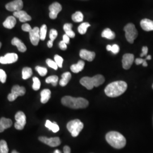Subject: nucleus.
<instances>
[{
  "instance_id": "20",
  "label": "nucleus",
  "mask_w": 153,
  "mask_h": 153,
  "mask_svg": "<svg viewBox=\"0 0 153 153\" xmlns=\"http://www.w3.org/2000/svg\"><path fill=\"white\" fill-rule=\"evenodd\" d=\"M16 19L15 16H8L3 23V26L6 28L11 29L14 27L15 25H16Z\"/></svg>"
},
{
  "instance_id": "37",
  "label": "nucleus",
  "mask_w": 153,
  "mask_h": 153,
  "mask_svg": "<svg viewBox=\"0 0 153 153\" xmlns=\"http://www.w3.org/2000/svg\"><path fill=\"white\" fill-rule=\"evenodd\" d=\"M146 59H140V58H138L135 60V63L136 65H140L142 64L143 66L144 67H146L148 66V63L146 62Z\"/></svg>"
},
{
  "instance_id": "36",
  "label": "nucleus",
  "mask_w": 153,
  "mask_h": 153,
  "mask_svg": "<svg viewBox=\"0 0 153 153\" xmlns=\"http://www.w3.org/2000/svg\"><path fill=\"white\" fill-rule=\"evenodd\" d=\"M46 63L49 67L55 69V70H57L58 69V66L57 65V64L56 63V62L52 60H51V59H47L46 60Z\"/></svg>"
},
{
  "instance_id": "45",
  "label": "nucleus",
  "mask_w": 153,
  "mask_h": 153,
  "mask_svg": "<svg viewBox=\"0 0 153 153\" xmlns=\"http://www.w3.org/2000/svg\"><path fill=\"white\" fill-rule=\"evenodd\" d=\"M64 153H71V149L68 146H65L64 147Z\"/></svg>"
},
{
  "instance_id": "4",
  "label": "nucleus",
  "mask_w": 153,
  "mask_h": 153,
  "mask_svg": "<svg viewBox=\"0 0 153 153\" xmlns=\"http://www.w3.org/2000/svg\"><path fill=\"white\" fill-rule=\"evenodd\" d=\"M105 81L104 76L98 74L93 77L84 76L80 80V83L88 90H91L94 87H98Z\"/></svg>"
},
{
  "instance_id": "25",
  "label": "nucleus",
  "mask_w": 153,
  "mask_h": 153,
  "mask_svg": "<svg viewBox=\"0 0 153 153\" xmlns=\"http://www.w3.org/2000/svg\"><path fill=\"white\" fill-rule=\"evenodd\" d=\"M73 25L71 23H66L64 26V30L66 34L69 38H73L75 37V33L72 30Z\"/></svg>"
},
{
  "instance_id": "15",
  "label": "nucleus",
  "mask_w": 153,
  "mask_h": 153,
  "mask_svg": "<svg viewBox=\"0 0 153 153\" xmlns=\"http://www.w3.org/2000/svg\"><path fill=\"white\" fill-rule=\"evenodd\" d=\"M79 56L83 60L88 61H92L94 60L95 57V53L94 52L88 51L86 49H81L79 52Z\"/></svg>"
},
{
  "instance_id": "19",
  "label": "nucleus",
  "mask_w": 153,
  "mask_h": 153,
  "mask_svg": "<svg viewBox=\"0 0 153 153\" xmlns=\"http://www.w3.org/2000/svg\"><path fill=\"white\" fill-rule=\"evenodd\" d=\"M11 44L13 45H15L17 47L19 51L21 52H25L27 50V48L25 44L22 41L17 38H14L11 40Z\"/></svg>"
},
{
  "instance_id": "12",
  "label": "nucleus",
  "mask_w": 153,
  "mask_h": 153,
  "mask_svg": "<svg viewBox=\"0 0 153 153\" xmlns=\"http://www.w3.org/2000/svg\"><path fill=\"white\" fill-rule=\"evenodd\" d=\"M49 17L52 19H55L58 14L61 11L62 6L59 2H54L49 6Z\"/></svg>"
},
{
  "instance_id": "7",
  "label": "nucleus",
  "mask_w": 153,
  "mask_h": 153,
  "mask_svg": "<svg viewBox=\"0 0 153 153\" xmlns=\"http://www.w3.org/2000/svg\"><path fill=\"white\" fill-rule=\"evenodd\" d=\"M26 93V88L23 86H20L19 85H15L11 88V93H10L7 99L9 101H14L19 96H23Z\"/></svg>"
},
{
  "instance_id": "42",
  "label": "nucleus",
  "mask_w": 153,
  "mask_h": 153,
  "mask_svg": "<svg viewBox=\"0 0 153 153\" xmlns=\"http://www.w3.org/2000/svg\"><path fill=\"white\" fill-rule=\"evenodd\" d=\"M59 47H60V49L61 50H63V51H65V50L67 49V45H66V44L63 40L61 41L60 42Z\"/></svg>"
},
{
  "instance_id": "14",
  "label": "nucleus",
  "mask_w": 153,
  "mask_h": 153,
  "mask_svg": "<svg viewBox=\"0 0 153 153\" xmlns=\"http://www.w3.org/2000/svg\"><path fill=\"white\" fill-rule=\"evenodd\" d=\"M134 60V56L131 53H126L123 56V60H122V64L123 67L124 69L128 70L130 69L133 62Z\"/></svg>"
},
{
  "instance_id": "2",
  "label": "nucleus",
  "mask_w": 153,
  "mask_h": 153,
  "mask_svg": "<svg viewBox=\"0 0 153 153\" xmlns=\"http://www.w3.org/2000/svg\"><path fill=\"white\" fill-rule=\"evenodd\" d=\"M61 103L64 106L73 109L85 108L88 105V100L83 98H74L65 96L61 99Z\"/></svg>"
},
{
  "instance_id": "28",
  "label": "nucleus",
  "mask_w": 153,
  "mask_h": 153,
  "mask_svg": "<svg viewBox=\"0 0 153 153\" xmlns=\"http://www.w3.org/2000/svg\"><path fill=\"white\" fill-rule=\"evenodd\" d=\"M71 19L74 22H82L83 20V15L81 11H76L72 15Z\"/></svg>"
},
{
  "instance_id": "3",
  "label": "nucleus",
  "mask_w": 153,
  "mask_h": 153,
  "mask_svg": "<svg viewBox=\"0 0 153 153\" xmlns=\"http://www.w3.org/2000/svg\"><path fill=\"white\" fill-rule=\"evenodd\" d=\"M105 139L111 146L119 149L124 148L126 142L124 136L117 131H109L106 134Z\"/></svg>"
},
{
  "instance_id": "35",
  "label": "nucleus",
  "mask_w": 153,
  "mask_h": 153,
  "mask_svg": "<svg viewBox=\"0 0 153 153\" xmlns=\"http://www.w3.org/2000/svg\"><path fill=\"white\" fill-rule=\"evenodd\" d=\"M54 59L56 63L59 68H62V63H63V59L60 56L58 55H56L54 57Z\"/></svg>"
},
{
  "instance_id": "26",
  "label": "nucleus",
  "mask_w": 153,
  "mask_h": 153,
  "mask_svg": "<svg viewBox=\"0 0 153 153\" xmlns=\"http://www.w3.org/2000/svg\"><path fill=\"white\" fill-rule=\"evenodd\" d=\"M102 36L103 38L108 39H114L115 38V33L109 28H106L103 30L102 33Z\"/></svg>"
},
{
  "instance_id": "38",
  "label": "nucleus",
  "mask_w": 153,
  "mask_h": 153,
  "mask_svg": "<svg viewBox=\"0 0 153 153\" xmlns=\"http://www.w3.org/2000/svg\"><path fill=\"white\" fill-rule=\"evenodd\" d=\"M57 35H58V33H57V31L56 30H55V29L51 30L50 33H49V38H50V40H52V42H53L55 39H56V38H57Z\"/></svg>"
},
{
  "instance_id": "24",
  "label": "nucleus",
  "mask_w": 153,
  "mask_h": 153,
  "mask_svg": "<svg viewBox=\"0 0 153 153\" xmlns=\"http://www.w3.org/2000/svg\"><path fill=\"white\" fill-rule=\"evenodd\" d=\"M45 126L49 129L50 131H52L53 133H57V131H59L60 130V128L59 126L57 125V124L56 123H52L51 121H46Z\"/></svg>"
},
{
  "instance_id": "22",
  "label": "nucleus",
  "mask_w": 153,
  "mask_h": 153,
  "mask_svg": "<svg viewBox=\"0 0 153 153\" xmlns=\"http://www.w3.org/2000/svg\"><path fill=\"white\" fill-rule=\"evenodd\" d=\"M85 62L83 61L80 60L76 63V64H73L71 66V70L72 72L74 73H78L82 70L84 68L85 66Z\"/></svg>"
},
{
  "instance_id": "13",
  "label": "nucleus",
  "mask_w": 153,
  "mask_h": 153,
  "mask_svg": "<svg viewBox=\"0 0 153 153\" xmlns=\"http://www.w3.org/2000/svg\"><path fill=\"white\" fill-rule=\"evenodd\" d=\"M40 29L38 27H35L31 30L29 32L30 34V39L31 42V43L33 45H38L39 40H40Z\"/></svg>"
},
{
  "instance_id": "49",
  "label": "nucleus",
  "mask_w": 153,
  "mask_h": 153,
  "mask_svg": "<svg viewBox=\"0 0 153 153\" xmlns=\"http://www.w3.org/2000/svg\"><path fill=\"white\" fill-rule=\"evenodd\" d=\"M53 153H61V152L59 150H57H57H55V152H53Z\"/></svg>"
},
{
  "instance_id": "40",
  "label": "nucleus",
  "mask_w": 153,
  "mask_h": 153,
  "mask_svg": "<svg viewBox=\"0 0 153 153\" xmlns=\"http://www.w3.org/2000/svg\"><path fill=\"white\" fill-rule=\"evenodd\" d=\"M120 51V48L119 47L118 45L117 44H114L113 45H112L111 47V51L114 53V54H117L119 53Z\"/></svg>"
},
{
  "instance_id": "18",
  "label": "nucleus",
  "mask_w": 153,
  "mask_h": 153,
  "mask_svg": "<svg viewBox=\"0 0 153 153\" xmlns=\"http://www.w3.org/2000/svg\"><path fill=\"white\" fill-rule=\"evenodd\" d=\"M142 29L146 31H153V21L149 19H143L140 22Z\"/></svg>"
},
{
  "instance_id": "10",
  "label": "nucleus",
  "mask_w": 153,
  "mask_h": 153,
  "mask_svg": "<svg viewBox=\"0 0 153 153\" xmlns=\"http://www.w3.org/2000/svg\"><path fill=\"white\" fill-rule=\"evenodd\" d=\"M23 7V3L22 0H14L7 4L5 6L6 9L9 11H20Z\"/></svg>"
},
{
  "instance_id": "43",
  "label": "nucleus",
  "mask_w": 153,
  "mask_h": 153,
  "mask_svg": "<svg viewBox=\"0 0 153 153\" xmlns=\"http://www.w3.org/2000/svg\"><path fill=\"white\" fill-rule=\"evenodd\" d=\"M142 53L140 55L141 57H143L148 54V48L147 47H143L142 48Z\"/></svg>"
},
{
  "instance_id": "52",
  "label": "nucleus",
  "mask_w": 153,
  "mask_h": 153,
  "mask_svg": "<svg viewBox=\"0 0 153 153\" xmlns=\"http://www.w3.org/2000/svg\"><path fill=\"white\" fill-rule=\"evenodd\" d=\"M152 88H153V85H152Z\"/></svg>"
},
{
  "instance_id": "44",
  "label": "nucleus",
  "mask_w": 153,
  "mask_h": 153,
  "mask_svg": "<svg viewBox=\"0 0 153 153\" xmlns=\"http://www.w3.org/2000/svg\"><path fill=\"white\" fill-rule=\"evenodd\" d=\"M63 41L66 44H69L70 42V38L66 34H65L63 35Z\"/></svg>"
},
{
  "instance_id": "1",
  "label": "nucleus",
  "mask_w": 153,
  "mask_h": 153,
  "mask_svg": "<svg viewBox=\"0 0 153 153\" xmlns=\"http://www.w3.org/2000/svg\"><path fill=\"white\" fill-rule=\"evenodd\" d=\"M128 88L126 83L122 81L112 82L105 88L104 92L107 96L111 98H116L125 93Z\"/></svg>"
},
{
  "instance_id": "27",
  "label": "nucleus",
  "mask_w": 153,
  "mask_h": 153,
  "mask_svg": "<svg viewBox=\"0 0 153 153\" xmlns=\"http://www.w3.org/2000/svg\"><path fill=\"white\" fill-rule=\"evenodd\" d=\"M22 78L23 79H27L33 75V71L31 68L25 67L22 69Z\"/></svg>"
},
{
  "instance_id": "21",
  "label": "nucleus",
  "mask_w": 153,
  "mask_h": 153,
  "mask_svg": "<svg viewBox=\"0 0 153 153\" xmlns=\"http://www.w3.org/2000/svg\"><path fill=\"white\" fill-rule=\"evenodd\" d=\"M51 92L49 89H44L43 90H42L40 93V96H41L40 102L43 104L47 103L49 99L51 98Z\"/></svg>"
},
{
  "instance_id": "51",
  "label": "nucleus",
  "mask_w": 153,
  "mask_h": 153,
  "mask_svg": "<svg viewBox=\"0 0 153 153\" xmlns=\"http://www.w3.org/2000/svg\"><path fill=\"white\" fill-rule=\"evenodd\" d=\"M1 45H2V44H1V43L0 42V48H1Z\"/></svg>"
},
{
  "instance_id": "29",
  "label": "nucleus",
  "mask_w": 153,
  "mask_h": 153,
  "mask_svg": "<svg viewBox=\"0 0 153 153\" xmlns=\"http://www.w3.org/2000/svg\"><path fill=\"white\" fill-rule=\"evenodd\" d=\"M90 27V25L88 22H84L81 24L78 28V33L80 34H85L86 33L88 28Z\"/></svg>"
},
{
  "instance_id": "9",
  "label": "nucleus",
  "mask_w": 153,
  "mask_h": 153,
  "mask_svg": "<svg viewBox=\"0 0 153 153\" xmlns=\"http://www.w3.org/2000/svg\"><path fill=\"white\" fill-rule=\"evenodd\" d=\"M39 140L40 141L44 143L51 147H56L61 144L60 139L59 137L47 138L44 136H41L39 137Z\"/></svg>"
},
{
  "instance_id": "11",
  "label": "nucleus",
  "mask_w": 153,
  "mask_h": 153,
  "mask_svg": "<svg viewBox=\"0 0 153 153\" xmlns=\"http://www.w3.org/2000/svg\"><path fill=\"white\" fill-rule=\"evenodd\" d=\"M18 59V56L15 53H9L6 54L4 56L0 57V63L2 64H12Z\"/></svg>"
},
{
  "instance_id": "5",
  "label": "nucleus",
  "mask_w": 153,
  "mask_h": 153,
  "mask_svg": "<svg viewBox=\"0 0 153 153\" xmlns=\"http://www.w3.org/2000/svg\"><path fill=\"white\" fill-rule=\"evenodd\" d=\"M67 129L73 137H76L83 128V124L78 119L70 121L67 124Z\"/></svg>"
},
{
  "instance_id": "34",
  "label": "nucleus",
  "mask_w": 153,
  "mask_h": 153,
  "mask_svg": "<svg viewBox=\"0 0 153 153\" xmlns=\"http://www.w3.org/2000/svg\"><path fill=\"white\" fill-rule=\"evenodd\" d=\"M35 69L36 71L38 72L39 75L41 76H45L47 74V68H44V67L37 66H36Z\"/></svg>"
},
{
  "instance_id": "32",
  "label": "nucleus",
  "mask_w": 153,
  "mask_h": 153,
  "mask_svg": "<svg viewBox=\"0 0 153 153\" xmlns=\"http://www.w3.org/2000/svg\"><path fill=\"white\" fill-rule=\"evenodd\" d=\"M47 27L45 25H42V26L40 29V40H44L45 37H46V35H47Z\"/></svg>"
},
{
  "instance_id": "31",
  "label": "nucleus",
  "mask_w": 153,
  "mask_h": 153,
  "mask_svg": "<svg viewBox=\"0 0 153 153\" xmlns=\"http://www.w3.org/2000/svg\"><path fill=\"white\" fill-rule=\"evenodd\" d=\"M9 153V148L5 140L0 141V153Z\"/></svg>"
},
{
  "instance_id": "6",
  "label": "nucleus",
  "mask_w": 153,
  "mask_h": 153,
  "mask_svg": "<svg viewBox=\"0 0 153 153\" xmlns=\"http://www.w3.org/2000/svg\"><path fill=\"white\" fill-rule=\"evenodd\" d=\"M126 32V38L127 41L130 43H133L134 40L137 38L138 32L134 25L128 23L124 28Z\"/></svg>"
},
{
  "instance_id": "33",
  "label": "nucleus",
  "mask_w": 153,
  "mask_h": 153,
  "mask_svg": "<svg viewBox=\"0 0 153 153\" xmlns=\"http://www.w3.org/2000/svg\"><path fill=\"white\" fill-rule=\"evenodd\" d=\"M33 88L35 90L37 91L40 89V86H41V83L39 80L38 77L34 76L33 77Z\"/></svg>"
},
{
  "instance_id": "8",
  "label": "nucleus",
  "mask_w": 153,
  "mask_h": 153,
  "mask_svg": "<svg viewBox=\"0 0 153 153\" xmlns=\"http://www.w3.org/2000/svg\"><path fill=\"white\" fill-rule=\"evenodd\" d=\"M15 119L16 121L14 124L15 128L17 130L23 129L26 124V116L25 113L22 111H19L16 112L15 115Z\"/></svg>"
},
{
  "instance_id": "30",
  "label": "nucleus",
  "mask_w": 153,
  "mask_h": 153,
  "mask_svg": "<svg viewBox=\"0 0 153 153\" xmlns=\"http://www.w3.org/2000/svg\"><path fill=\"white\" fill-rule=\"evenodd\" d=\"M59 81V78L57 76H51L46 78L45 82L47 83H51L53 86H56Z\"/></svg>"
},
{
  "instance_id": "16",
  "label": "nucleus",
  "mask_w": 153,
  "mask_h": 153,
  "mask_svg": "<svg viewBox=\"0 0 153 153\" xmlns=\"http://www.w3.org/2000/svg\"><path fill=\"white\" fill-rule=\"evenodd\" d=\"M13 16L16 18H18L21 22H27L31 20V17L27 14L26 11L22 10L20 11L14 12Z\"/></svg>"
},
{
  "instance_id": "47",
  "label": "nucleus",
  "mask_w": 153,
  "mask_h": 153,
  "mask_svg": "<svg viewBox=\"0 0 153 153\" xmlns=\"http://www.w3.org/2000/svg\"><path fill=\"white\" fill-rule=\"evenodd\" d=\"M111 47H112V45H108L107 46V51H111Z\"/></svg>"
},
{
  "instance_id": "48",
  "label": "nucleus",
  "mask_w": 153,
  "mask_h": 153,
  "mask_svg": "<svg viewBox=\"0 0 153 153\" xmlns=\"http://www.w3.org/2000/svg\"><path fill=\"white\" fill-rule=\"evenodd\" d=\"M146 60H151L152 59V56H150V55H148V56L146 57Z\"/></svg>"
},
{
  "instance_id": "41",
  "label": "nucleus",
  "mask_w": 153,
  "mask_h": 153,
  "mask_svg": "<svg viewBox=\"0 0 153 153\" xmlns=\"http://www.w3.org/2000/svg\"><path fill=\"white\" fill-rule=\"evenodd\" d=\"M22 29L25 32H30V31H31L32 28L30 26V25L28 23H25L22 26Z\"/></svg>"
},
{
  "instance_id": "50",
  "label": "nucleus",
  "mask_w": 153,
  "mask_h": 153,
  "mask_svg": "<svg viewBox=\"0 0 153 153\" xmlns=\"http://www.w3.org/2000/svg\"><path fill=\"white\" fill-rule=\"evenodd\" d=\"M11 153H18V152H16V150H13L12 152H11Z\"/></svg>"
},
{
  "instance_id": "46",
  "label": "nucleus",
  "mask_w": 153,
  "mask_h": 153,
  "mask_svg": "<svg viewBox=\"0 0 153 153\" xmlns=\"http://www.w3.org/2000/svg\"><path fill=\"white\" fill-rule=\"evenodd\" d=\"M53 42H52V41L51 40L48 42L47 45H48V47L49 48H52V46H53Z\"/></svg>"
},
{
  "instance_id": "17",
  "label": "nucleus",
  "mask_w": 153,
  "mask_h": 153,
  "mask_svg": "<svg viewBox=\"0 0 153 153\" xmlns=\"http://www.w3.org/2000/svg\"><path fill=\"white\" fill-rule=\"evenodd\" d=\"M13 122L11 119L5 117H2L0 119V133L4 131L6 129L11 127Z\"/></svg>"
},
{
  "instance_id": "39",
  "label": "nucleus",
  "mask_w": 153,
  "mask_h": 153,
  "mask_svg": "<svg viewBox=\"0 0 153 153\" xmlns=\"http://www.w3.org/2000/svg\"><path fill=\"white\" fill-rule=\"evenodd\" d=\"M6 78H7V75L6 74L5 71L0 69V81L2 83H4L6 82Z\"/></svg>"
},
{
  "instance_id": "23",
  "label": "nucleus",
  "mask_w": 153,
  "mask_h": 153,
  "mask_svg": "<svg viewBox=\"0 0 153 153\" xmlns=\"http://www.w3.org/2000/svg\"><path fill=\"white\" fill-rule=\"evenodd\" d=\"M61 77L62 78L59 82L60 85L62 87L65 86L71 79V73L70 72H65L62 74Z\"/></svg>"
}]
</instances>
